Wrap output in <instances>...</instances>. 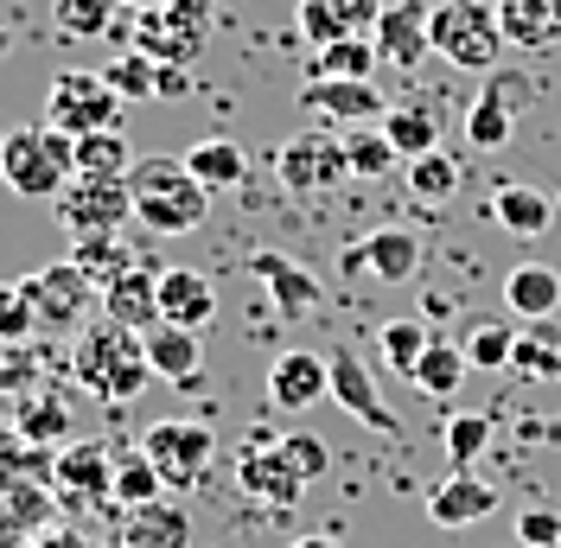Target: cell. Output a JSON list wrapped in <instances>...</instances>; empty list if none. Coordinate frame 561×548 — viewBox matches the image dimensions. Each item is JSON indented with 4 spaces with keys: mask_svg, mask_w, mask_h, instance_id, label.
<instances>
[{
    "mask_svg": "<svg viewBox=\"0 0 561 548\" xmlns=\"http://www.w3.org/2000/svg\"><path fill=\"white\" fill-rule=\"evenodd\" d=\"M249 274L268 287V307H275L280 319H307V312L319 307V274L300 269V262L280 255V249H255V255H249Z\"/></svg>",
    "mask_w": 561,
    "mask_h": 548,
    "instance_id": "9a60e30c",
    "label": "cell"
},
{
    "mask_svg": "<svg viewBox=\"0 0 561 548\" xmlns=\"http://www.w3.org/2000/svg\"><path fill=\"white\" fill-rule=\"evenodd\" d=\"M275 172H280V185H287L294 198H313V192H332L339 179H351L345 135H325V128H307V135L280 140Z\"/></svg>",
    "mask_w": 561,
    "mask_h": 548,
    "instance_id": "9c48e42d",
    "label": "cell"
},
{
    "mask_svg": "<svg viewBox=\"0 0 561 548\" xmlns=\"http://www.w3.org/2000/svg\"><path fill=\"white\" fill-rule=\"evenodd\" d=\"M70 262L90 274L96 287H108V281L128 269V262H140V255H128V249H122L115 237H77V242H70Z\"/></svg>",
    "mask_w": 561,
    "mask_h": 548,
    "instance_id": "60d3db41",
    "label": "cell"
},
{
    "mask_svg": "<svg viewBox=\"0 0 561 548\" xmlns=\"http://www.w3.org/2000/svg\"><path fill=\"white\" fill-rule=\"evenodd\" d=\"M511 351H517V319H479L466 332V364L472 370H511Z\"/></svg>",
    "mask_w": 561,
    "mask_h": 548,
    "instance_id": "e575fe53",
    "label": "cell"
},
{
    "mask_svg": "<svg viewBox=\"0 0 561 548\" xmlns=\"http://www.w3.org/2000/svg\"><path fill=\"white\" fill-rule=\"evenodd\" d=\"M140 453L160 466L167 491H192V484L205 479V466L217 459V434H210L205 421H153L140 434Z\"/></svg>",
    "mask_w": 561,
    "mask_h": 548,
    "instance_id": "ba28073f",
    "label": "cell"
},
{
    "mask_svg": "<svg viewBox=\"0 0 561 548\" xmlns=\"http://www.w3.org/2000/svg\"><path fill=\"white\" fill-rule=\"evenodd\" d=\"M402 179H409V198H415V205H447L459 192V160L447 147H434V153H421V160H402Z\"/></svg>",
    "mask_w": 561,
    "mask_h": 548,
    "instance_id": "1f68e13d",
    "label": "cell"
},
{
    "mask_svg": "<svg viewBox=\"0 0 561 548\" xmlns=\"http://www.w3.org/2000/svg\"><path fill=\"white\" fill-rule=\"evenodd\" d=\"M103 77L115 83V96H122V103H153V96H160V65H153L147 52H135V45H128Z\"/></svg>",
    "mask_w": 561,
    "mask_h": 548,
    "instance_id": "ab89813d",
    "label": "cell"
},
{
    "mask_svg": "<svg viewBox=\"0 0 561 548\" xmlns=\"http://www.w3.org/2000/svg\"><path fill=\"white\" fill-rule=\"evenodd\" d=\"M325 377H332V402H339L357 427H370V434H396V414H389L383 389H377L370 364H364L351 344H332V351H325Z\"/></svg>",
    "mask_w": 561,
    "mask_h": 548,
    "instance_id": "8fae6325",
    "label": "cell"
},
{
    "mask_svg": "<svg viewBox=\"0 0 561 548\" xmlns=\"http://www.w3.org/2000/svg\"><path fill=\"white\" fill-rule=\"evenodd\" d=\"M377 65H383L377 38L357 33V38H339V45H319L313 58H307V77H370Z\"/></svg>",
    "mask_w": 561,
    "mask_h": 548,
    "instance_id": "d6a6232c",
    "label": "cell"
},
{
    "mask_svg": "<svg viewBox=\"0 0 561 548\" xmlns=\"http://www.w3.org/2000/svg\"><path fill=\"white\" fill-rule=\"evenodd\" d=\"M280 453L294 459V472H300L307 484L332 472V446L319 441V434H300V427H294V434H280Z\"/></svg>",
    "mask_w": 561,
    "mask_h": 548,
    "instance_id": "7bdbcfd3",
    "label": "cell"
},
{
    "mask_svg": "<svg viewBox=\"0 0 561 548\" xmlns=\"http://www.w3.org/2000/svg\"><path fill=\"white\" fill-rule=\"evenodd\" d=\"M115 7H122V0H51V20H58L65 38L90 45V38L115 33Z\"/></svg>",
    "mask_w": 561,
    "mask_h": 548,
    "instance_id": "d590c367",
    "label": "cell"
},
{
    "mask_svg": "<svg viewBox=\"0 0 561 548\" xmlns=\"http://www.w3.org/2000/svg\"><path fill=\"white\" fill-rule=\"evenodd\" d=\"M122 96L103 70H58L51 90H45V122L65 128L70 140L77 135H96V128H122Z\"/></svg>",
    "mask_w": 561,
    "mask_h": 548,
    "instance_id": "8992f818",
    "label": "cell"
},
{
    "mask_svg": "<svg viewBox=\"0 0 561 548\" xmlns=\"http://www.w3.org/2000/svg\"><path fill=\"white\" fill-rule=\"evenodd\" d=\"M485 516H497V491L485 479H472V472H447L427 491V523L434 529H472Z\"/></svg>",
    "mask_w": 561,
    "mask_h": 548,
    "instance_id": "d6986e66",
    "label": "cell"
},
{
    "mask_svg": "<svg viewBox=\"0 0 561 548\" xmlns=\"http://www.w3.org/2000/svg\"><path fill=\"white\" fill-rule=\"evenodd\" d=\"M491 7H497L504 45L517 52H549L561 38V0H491Z\"/></svg>",
    "mask_w": 561,
    "mask_h": 548,
    "instance_id": "603a6c76",
    "label": "cell"
},
{
    "mask_svg": "<svg viewBox=\"0 0 561 548\" xmlns=\"http://www.w3.org/2000/svg\"><path fill=\"white\" fill-rule=\"evenodd\" d=\"M70 370H77V383H83L96 402H135L140 389L153 383V370H147V351H140V332L115 326V319H96V326L77 339V351H70Z\"/></svg>",
    "mask_w": 561,
    "mask_h": 548,
    "instance_id": "7a4b0ae2",
    "label": "cell"
},
{
    "mask_svg": "<svg viewBox=\"0 0 561 548\" xmlns=\"http://www.w3.org/2000/svg\"><path fill=\"white\" fill-rule=\"evenodd\" d=\"M128 13H153V7H167V0H122Z\"/></svg>",
    "mask_w": 561,
    "mask_h": 548,
    "instance_id": "681fc988",
    "label": "cell"
},
{
    "mask_svg": "<svg viewBox=\"0 0 561 548\" xmlns=\"http://www.w3.org/2000/svg\"><path fill=\"white\" fill-rule=\"evenodd\" d=\"M135 52H147L153 65H198L210 45V0H167L153 13H135Z\"/></svg>",
    "mask_w": 561,
    "mask_h": 548,
    "instance_id": "5b68a950",
    "label": "cell"
},
{
    "mask_svg": "<svg viewBox=\"0 0 561 548\" xmlns=\"http://www.w3.org/2000/svg\"><path fill=\"white\" fill-rule=\"evenodd\" d=\"M108 479H115V466H108L103 441H77V446L58 453V484H65V498H108Z\"/></svg>",
    "mask_w": 561,
    "mask_h": 548,
    "instance_id": "4316f807",
    "label": "cell"
},
{
    "mask_svg": "<svg viewBox=\"0 0 561 548\" xmlns=\"http://www.w3.org/2000/svg\"><path fill=\"white\" fill-rule=\"evenodd\" d=\"M511 377H524V383H561V344H542V339H529V332H517Z\"/></svg>",
    "mask_w": 561,
    "mask_h": 548,
    "instance_id": "b9f144b4",
    "label": "cell"
},
{
    "mask_svg": "<svg viewBox=\"0 0 561 548\" xmlns=\"http://www.w3.org/2000/svg\"><path fill=\"white\" fill-rule=\"evenodd\" d=\"M294 548H345V543H339V536H300Z\"/></svg>",
    "mask_w": 561,
    "mask_h": 548,
    "instance_id": "c3c4849f",
    "label": "cell"
},
{
    "mask_svg": "<svg viewBox=\"0 0 561 548\" xmlns=\"http://www.w3.org/2000/svg\"><path fill=\"white\" fill-rule=\"evenodd\" d=\"M511 135H517V115L497 103V96H472V109H466V147L472 153H497V147H511Z\"/></svg>",
    "mask_w": 561,
    "mask_h": 548,
    "instance_id": "836d02e7",
    "label": "cell"
},
{
    "mask_svg": "<svg viewBox=\"0 0 561 548\" xmlns=\"http://www.w3.org/2000/svg\"><path fill=\"white\" fill-rule=\"evenodd\" d=\"M115 548H192V516L179 511L173 498H160V504H140V511L122 516Z\"/></svg>",
    "mask_w": 561,
    "mask_h": 548,
    "instance_id": "7402d4cb",
    "label": "cell"
},
{
    "mask_svg": "<svg viewBox=\"0 0 561 548\" xmlns=\"http://www.w3.org/2000/svg\"><path fill=\"white\" fill-rule=\"evenodd\" d=\"M20 294L33 300V319H38V326H51V332H58V326H77L90 300H103V287L77 269L70 255H65V262H51V269L26 274V281H20Z\"/></svg>",
    "mask_w": 561,
    "mask_h": 548,
    "instance_id": "30bf717a",
    "label": "cell"
},
{
    "mask_svg": "<svg viewBox=\"0 0 561 548\" xmlns=\"http://www.w3.org/2000/svg\"><path fill=\"white\" fill-rule=\"evenodd\" d=\"M383 135H389V147H396L402 160H421V153L440 147V115H434L427 103H389L383 109Z\"/></svg>",
    "mask_w": 561,
    "mask_h": 548,
    "instance_id": "83f0119b",
    "label": "cell"
},
{
    "mask_svg": "<svg viewBox=\"0 0 561 548\" xmlns=\"http://www.w3.org/2000/svg\"><path fill=\"white\" fill-rule=\"evenodd\" d=\"M160 319L205 332L210 319H217V287H210V274H198V269H160Z\"/></svg>",
    "mask_w": 561,
    "mask_h": 548,
    "instance_id": "44dd1931",
    "label": "cell"
},
{
    "mask_svg": "<svg viewBox=\"0 0 561 548\" xmlns=\"http://www.w3.org/2000/svg\"><path fill=\"white\" fill-rule=\"evenodd\" d=\"M128 192H135V224L153 237H192L210 217V192L192 179L185 153H135Z\"/></svg>",
    "mask_w": 561,
    "mask_h": 548,
    "instance_id": "6da1fadb",
    "label": "cell"
},
{
    "mask_svg": "<svg viewBox=\"0 0 561 548\" xmlns=\"http://www.w3.org/2000/svg\"><path fill=\"white\" fill-rule=\"evenodd\" d=\"M140 351H147V370L160 383H198V364H205V339L192 326H173V319H153L140 332Z\"/></svg>",
    "mask_w": 561,
    "mask_h": 548,
    "instance_id": "ac0fdd59",
    "label": "cell"
},
{
    "mask_svg": "<svg viewBox=\"0 0 561 548\" xmlns=\"http://www.w3.org/2000/svg\"><path fill=\"white\" fill-rule=\"evenodd\" d=\"M427 344H434V332H427L421 319H389L383 332H377V351H383V364L396 377H415V364H421Z\"/></svg>",
    "mask_w": 561,
    "mask_h": 548,
    "instance_id": "74e56055",
    "label": "cell"
},
{
    "mask_svg": "<svg viewBox=\"0 0 561 548\" xmlns=\"http://www.w3.org/2000/svg\"><path fill=\"white\" fill-rule=\"evenodd\" d=\"M70 172H77V160H70V135L65 128H51L45 115L0 140V179H7L13 198L51 205V198L70 185Z\"/></svg>",
    "mask_w": 561,
    "mask_h": 548,
    "instance_id": "3957f363",
    "label": "cell"
},
{
    "mask_svg": "<svg viewBox=\"0 0 561 548\" xmlns=\"http://www.w3.org/2000/svg\"><path fill=\"white\" fill-rule=\"evenodd\" d=\"M237 491L255 498V504H268V511H294L307 479L294 472V459L280 453V441H249L237 453Z\"/></svg>",
    "mask_w": 561,
    "mask_h": 548,
    "instance_id": "7c38bea8",
    "label": "cell"
},
{
    "mask_svg": "<svg viewBox=\"0 0 561 548\" xmlns=\"http://www.w3.org/2000/svg\"><path fill=\"white\" fill-rule=\"evenodd\" d=\"M504 312L524 326V319H549L561 312V274L549 262H517L504 274Z\"/></svg>",
    "mask_w": 561,
    "mask_h": 548,
    "instance_id": "cb8c5ba5",
    "label": "cell"
},
{
    "mask_svg": "<svg viewBox=\"0 0 561 548\" xmlns=\"http://www.w3.org/2000/svg\"><path fill=\"white\" fill-rule=\"evenodd\" d=\"M185 90H192L185 65H160V96H185Z\"/></svg>",
    "mask_w": 561,
    "mask_h": 548,
    "instance_id": "7dc6e473",
    "label": "cell"
},
{
    "mask_svg": "<svg viewBox=\"0 0 561 548\" xmlns=\"http://www.w3.org/2000/svg\"><path fill=\"white\" fill-rule=\"evenodd\" d=\"M108 498H115L122 511H140V504H160V498H167V479H160V466L135 446V453H122V459H115Z\"/></svg>",
    "mask_w": 561,
    "mask_h": 548,
    "instance_id": "4dcf8cb0",
    "label": "cell"
},
{
    "mask_svg": "<svg viewBox=\"0 0 561 548\" xmlns=\"http://www.w3.org/2000/svg\"><path fill=\"white\" fill-rule=\"evenodd\" d=\"M485 446H491V409L447 414V459H454V472H472Z\"/></svg>",
    "mask_w": 561,
    "mask_h": 548,
    "instance_id": "8d00e7d4",
    "label": "cell"
},
{
    "mask_svg": "<svg viewBox=\"0 0 561 548\" xmlns=\"http://www.w3.org/2000/svg\"><path fill=\"white\" fill-rule=\"evenodd\" d=\"M556 205H561V198H556Z\"/></svg>",
    "mask_w": 561,
    "mask_h": 548,
    "instance_id": "816d5d0a",
    "label": "cell"
},
{
    "mask_svg": "<svg viewBox=\"0 0 561 548\" xmlns=\"http://www.w3.org/2000/svg\"><path fill=\"white\" fill-rule=\"evenodd\" d=\"M427 38H434V58H447L454 70H479V77L504 58V26H497L491 0H440V7H427Z\"/></svg>",
    "mask_w": 561,
    "mask_h": 548,
    "instance_id": "277c9868",
    "label": "cell"
},
{
    "mask_svg": "<svg viewBox=\"0 0 561 548\" xmlns=\"http://www.w3.org/2000/svg\"><path fill=\"white\" fill-rule=\"evenodd\" d=\"M485 96H497V103L511 109V115H524V109H529V96H536V83H529L524 70L491 65V70H485Z\"/></svg>",
    "mask_w": 561,
    "mask_h": 548,
    "instance_id": "f6af8a7d",
    "label": "cell"
},
{
    "mask_svg": "<svg viewBox=\"0 0 561 548\" xmlns=\"http://www.w3.org/2000/svg\"><path fill=\"white\" fill-rule=\"evenodd\" d=\"M556 210L561 205L549 192H536V185H497V198H491V217H497L511 237H549Z\"/></svg>",
    "mask_w": 561,
    "mask_h": 548,
    "instance_id": "484cf974",
    "label": "cell"
},
{
    "mask_svg": "<svg viewBox=\"0 0 561 548\" xmlns=\"http://www.w3.org/2000/svg\"><path fill=\"white\" fill-rule=\"evenodd\" d=\"M103 319H115V326H128V332H147L153 319H160V269H140V262H128V269L115 274L103 287Z\"/></svg>",
    "mask_w": 561,
    "mask_h": 548,
    "instance_id": "ffe728a7",
    "label": "cell"
},
{
    "mask_svg": "<svg viewBox=\"0 0 561 548\" xmlns=\"http://www.w3.org/2000/svg\"><path fill=\"white\" fill-rule=\"evenodd\" d=\"M185 167H192V179H198L205 192H237V185L249 179V153L237 147V140L205 135L198 147H185Z\"/></svg>",
    "mask_w": 561,
    "mask_h": 548,
    "instance_id": "d4e9b609",
    "label": "cell"
},
{
    "mask_svg": "<svg viewBox=\"0 0 561 548\" xmlns=\"http://www.w3.org/2000/svg\"><path fill=\"white\" fill-rule=\"evenodd\" d=\"M300 109L319 115V122L357 128V122H383L389 103H383V90H377V77H307Z\"/></svg>",
    "mask_w": 561,
    "mask_h": 548,
    "instance_id": "5bb4252c",
    "label": "cell"
},
{
    "mask_svg": "<svg viewBox=\"0 0 561 548\" xmlns=\"http://www.w3.org/2000/svg\"><path fill=\"white\" fill-rule=\"evenodd\" d=\"M70 160H77V172H90V179H128V167H135V147H128V135H122V128H96V135H77V140H70Z\"/></svg>",
    "mask_w": 561,
    "mask_h": 548,
    "instance_id": "f1b7e54d",
    "label": "cell"
},
{
    "mask_svg": "<svg viewBox=\"0 0 561 548\" xmlns=\"http://www.w3.org/2000/svg\"><path fill=\"white\" fill-rule=\"evenodd\" d=\"M7 52H13V33H7V26H0V58H7Z\"/></svg>",
    "mask_w": 561,
    "mask_h": 548,
    "instance_id": "f907efd6",
    "label": "cell"
},
{
    "mask_svg": "<svg viewBox=\"0 0 561 548\" xmlns=\"http://www.w3.org/2000/svg\"><path fill=\"white\" fill-rule=\"evenodd\" d=\"M377 58L396 70H415L427 52H434V38H427V0H389L383 13H377Z\"/></svg>",
    "mask_w": 561,
    "mask_h": 548,
    "instance_id": "2e32d148",
    "label": "cell"
},
{
    "mask_svg": "<svg viewBox=\"0 0 561 548\" xmlns=\"http://www.w3.org/2000/svg\"><path fill=\"white\" fill-rule=\"evenodd\" d=\"M517 543L524 548H561V511H524L517 516Z\"/></svg>",
    "mask_w": 561,
    "mask_h": 548,
    "instance_id": "bcb514c9",
    "label": "cell"
},
{
    "mask_svg": "<svg viewBox=\"0 0 561 548\" xmlns=\"http://www.w3.org/2000/svg\"><path fill=\"white\" fill-rule=\"evenodd\" d=\"M472 377V364H466V344H447V339H434L427 351H421V364H415V389L421 396H434V402H447L459 383Z\"/></svg>",
    "mask_w": 561,
    "mask_h": 548,
    "instance_id": "f546056e",
    "label": "cell"
},
{
    "mask_svg": "<svg viewBox=\"0 0 561 548\" xmlns=\"http://www.w3.org/2000/svg\"><path fill=\"white\" fill-rule=\"evenodd\" d=\"M319 396H332V377H325L319 351H280L275 364H268V402L280 414H307Z\"/></svg>",
    "mask_w": 561,
    "mask_h": 548,
    "instance_id": "e0dca14e",
    "label": "cell"
},
{
    "mask_svg": "<svg viewBox=\"0 0 561 548\" xmlns=\"http://www.w3.org/2000/svg\"><path fill=\"white\" fill-rule=\"evenodd\" d=\"M345 160H351V179H383L402 153L389 147L383 128H370V122H357V128H345Z\"/></svg>",
    "mask_w": 561,
    "mask_h": 548,
    "instance_id": "f35d334b",
    "label": "cell"
},
{
    "mask_svg": "<svg viewBox=\"0 0 561 548\" xmlns=\"http://www.w3.org/2000/svg\"><path fill=\"white\" fill-rule=\"evenodd\" d=\"M26 332H38L33 300L20 294V281H13V287L0 281V344H7V339H26Z\"/></svg>",
    "mask_w": 561,
    "mask_h": 548,
    "instance_id": "ee69618b",
    "label": "cell"
},
{
    "mask_svg": "<svg viewBox=\"0 0 561 548\" xmlns=\"http://www.w3.org/2000/svg\"><path fill=\"white\" fill-rule=\"evenodd\" d=\"M421 255H427V242H421L409 224H383V230H370L364 242H351V249H345V269L351 274H370V281H389V287H402V281H415V274H421Z\"/></svg>",
    "mask_w": 561,
    "mask_h": 548,
    "instance_id": "4fadbf2b",
    "label": "cell"
},
{
    "mask_svg": "<svg viewBox=\"0 0 561 548\" xmlns=\"http://www.w3.org/2000/svg\"><path fill=\"white\" fill-rule=\"evenodd\" d=\"M51 217L65 224L70 237H115V230L135 217V192H128V179L70 172V185L51 198Z\"/></svg>",
    "mask_w": 561,
    "mask_h": 548,
    "instance_id": "52a82bcc",
    "label": "cell"
}]
</instances>
